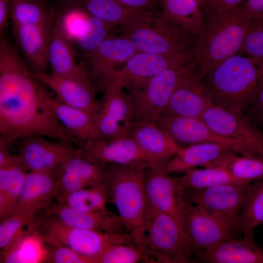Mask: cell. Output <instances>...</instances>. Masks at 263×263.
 Segmentation results:
<instances>
[{"label":"cell","mask_w":263,"mask_h":263,"mask_svg":"<svg viewBox=\"0 0 263 263\" xmlns=\"http://www.w3.org/2000/svg\"><path fill=\"white\" fill-rule=\"evenodd\" d=\"M104 95L94 120L104 137L128 136L134 121L129 96L125 88L110 79L102 80Z\"/></svg>","instance_id":"cell-12"},{"label":"cell","mask_w":263,"mask_h":263,"mask_svg":"<svg viewBox=\"0 0 263 263\" xmlns=\"http://www.w3.org/2000/svg\"><path fill=\"white\" fill-rule=\"evenodd\" d=\"M59 203L84 212L106 211L109 200L107 184L82 188L58 197Z\"/></svg>","instance_id":"cell-37"},{"label":"cell","mask_w":263,"mask_h":263,"mask_svg":"<svg viewBox=\"0 0 263 263\" xmlns=\"http://www.w3.org/2000/svg\"><path fill=\"white\" fill-rule=\"evenodd\" d=\"M150 263L147 255L134 242L109 245L97 258V263Z\"/></svg>","instance_id":"cell-41"},{"label":"cell","mask_w":263,"mask_h":263,"mask_svg":"<svg viewBox=\"0 0 263 263\" xmlns=\"http://www.w3.org/2000/svg\"><path fill=\"white\" fill-rule=\"evenodd\" d=\"M138 247L147 255L150 263H190L184 251L179 224L148 202L143 236Z\"/></svg>","instance_id":"cell-7"},{"label":"cell","mask_w":263,"mask_h":263,"mask_svg":"<svg viewBox=\"0 0 263 263\" xmlns=\"http://www.w3.org/2000/svg\"><path fill=\"white\" fill-rule=\"evenodd\" d=\"M125 4L134 8L151 11L155 13L159 0H119Z\"/></svg>","instance_id":"cell-49"},{"label":"cell","mask_w":263,"mask_h":263,"mask_svg":"<svg viewBox=\"0 0 263 263\" xmlns=\"http://www.w3.org/2000/svg\"><path fill=\"white\" fill-rule=\"evenodd\" d=\"M8 146L0 139V169L14 166L21 165V159L19 154H12L8 150Z\"/></svg>","instance_id":"cell-47"},{"label":"cell","mask_w":263,"mask_h":263,"mask_svg":"<svg viewBox=\"0 0 263 263\" xmlns=\"http://www.w3.org/2000/svg\"><path fill=\"white\" fill-rule=\"evenodd\" d=\"M258 181L244 185H223L184 189V200L202 207L235 236L241 211Z\"/></svg>","instance_id":"cell-8"},{"label":"cell","mask_w":263,"mask_h":263,"mask_svg":"<svg viewBox=\"0 0 263 263\" xmlns=\"http://www.w3.org/2000/svg\"><path fill=\"white\" fill-rule=\"evenodd\" d=\"M194 62L195 59L175 65L151 78L125 86L134 120L155 122L159 118L180 78Z\"/></svg>","instance_id":"cell-6"},{"label":"cell","mask_w":263,"mask_h":263,"mask_svg":"<svg viewBox=\"0 0 263 263\" xmlns=\"http://www.w3.org/2000/svg\"><path fill=\"white\" fill-rule=\"evenodd\" d=\"M19 141L21 165L28 172L55 174L76 148L42 136L25 137Z\"/></svg>","instance_id":"cell-16"},{"label":"cell","mask_w":263,"mask_h":263,"mask_svg":"<svg viewBox=\"0 0 263 263\" xmlns=\"http://www.w3.org/2000/svg\"><path fill=\"white\" fill-rule=\"evenodd\" d=\"M162 16L197 38L204 29L202 9L195 0H159Z\"/></svg>","instance_id":"cell-31"},{"label":"cell","mask_w":263,"mask_h":263,"mask_svg":"<svg viewBox=\"0 0 263 263\" xmlns=\"http://www.w3.org/2000/svg\"><path fill=\"white\" fill-rule=\"evenodd\" d=\"M117 26L88 14L84 27L74 40L83 56L86 59L103 40L117 33Z\"/></svg>","instance_id":"cell-38"},{"label":"cell","mask_w":263,"mask_h":263,"mask_svg":"<svg viewBox=\"0 0 263 263\" xmlns=\"http://www.w3.org/2000/svg\"><path fill=\"white\" fill-rule=\"evenodd\" d=\"M263 224V179L244 205L238 221L237 233L246 238H253L255 228Z\"/></svg>","instance_id":"cell-39"},{"label":"cell","mask_w":263,"mask_h":263,"mask_svg":"<svg viewBox=\"0 0 263 263\" xmlns=\"http://www.w3.org/2000/svg\"><path fill=\"white\" fill-rule=\"evenodd\" d=\"M244 114L252 122L263 124V87L253 103L245 111Z\"/></svg>","instance_id":"cell-46"},{"label":"cell","mask_w":263,"mask_h":263,"mask_svg":"<svg viewBox=\"0 0 263 263\" xmlns=\"http://www.w3.org/2000/svg\"><path fill=\"white\" fill-rule=\"evenodd\" d=\"M16 46L33 73L46 72L52 32L31 25H12Z\"/></svg>","instance_id":"cell-24"},{"label":"cell","mask_w":263,"mask_h":263,"mask_svg":"<svg viewBox=\"0 0 263 263\" xmlns=\"http://www.w3.org/2000/svg\"><path fill=\"white\" fill-rule=\"evenodd\" d=\"M162 165L150 166L147 169L145 188L147 200L156 209L173 218L182 230L184 189L177 178L163 171Z\"/></svg>","instance_id":"cell-17"},{"label":"cell","mask_w":263,"mask_h":263,"mask_svg":"<svg viewBox=\"0 0 263 263\" xmlns=\"http://www.w3.org/2000/svg\"><path fill=\"white\" fill-rule=\"evenodd\" d=\"M89 15L116 25L134 19L151 21V11L129 6L119 0H76Z\"/></svg>","instance_id":"cell-29"},{"label":"cell","mask_w":263,"mask_h":263,"mask_svg":"<svg viewBox=\"0 0 263 263\" xmlns=\"http://www.w3.org/2000/svg\"><path fill=\"white\" fill-rule=\"evenodd\" d=\"M195 59L194 48L174 54L138 52L118 70L106 73L101 79H110L125 87L132 83L151 78L175 65Z\"/></svg>","instance_id":"cell-14"},{"label":"cell","mask_w":263,"mask_h":263,"mask_svg":"<svg viewBox=\"0 0 263 263\" xmlns=\"http://www.w3.org/2000/svg\"><path fill=\"white\" fill-rule=\"evenodd\" d=\"M244 5L248 15L257 24L263 22V0H246Z\"/></svg>","instance_id":"cell-48"},{"label":"cell","mask_w":263,"mask_h":263,"mask_svg":"<svg viewBox=\"0 0 263 263\" xmlns=\"http://www.w3.org/2000/svg\"><path fill=\"white\" fill-rule=\"evenodd\" d=\"M182 236L184 251L190 263V257L197 251L235 238L202 207L185 200Z\"/></svg>","instance_id":"cell-10"},{"label":"cell","mask_w":263,"mask_h":263,"mask_svg":"<svg viewBox=\"0 0 263 263\" xmlns=\"http://www.w3.org/2000/svg\"><path fill=\"white\" fill-rule=\"evenodd\" d=\"M12 25H31L52 32L55 20L44 0H10Z\"/></svg>","instance_id":"cell-33"},{"label":"cell","mask_w":263,"mask_h":263,"mask_svg":"<svg viewBox=\"0 0 263 263\" xmlns=\"http://www.w3.org/2000/svg\"><path fill=\"white\" fill-rule=\"evenodd\" d=\"M0 253V263H45L47 247L45 238L34 227Z\"/></svg>","instance_id":"cell-32"},{"label":"cell","mask_w":263,"mask_h":263,"mask_svg":"<svg viewBox=\"0 0 263 263\" xmlns=\"http://www.w3.org/2000/svg\"><path fill=\"white\" fill-rule=\"evenodd\" d=\"M6 34L0 36V139L9 146L42 136L75 147L76 141L57 120L50 95Z\"/></svg>","instance_id":"cell-1"},{"label":"cell","mask_w":263,"mask_h":263,"mask_svg":"<svg viewBox=\"0 0 263 263\" xmlns=\"http://www.w3.org/2000/svg\"><path fill=\"white\" fill-rule=\"evenodd\" d=\"M184 189H200L223 185H247L251 182L238 179L223 169L217 168H194L177 178Z\"/></svg>","instance_id":"cell-36"},{"label":"cell","mask_w":263,"mask_h":263,"mask_svg":"<svg viewBox=\"0 0 263 263\" xmlns=\"http://www.w3.org/2000/svg\"><path fill=\"white\" fill-rule=\"evenodd\" d=\"M47 247L45 263H94L90 257L80 254L77 252L61 244H59L45 238Z\"/></svg>","instance_id":"cell-42"},{"label":"cell","mask_w":263,"mask_h":263,"mask_svg":"<svg viewBox=\"0 0 263 263\" xmlns=\"http://www.w3.org/2000/svg\"><path fill=\"white\" fill-rule=\"evenodd\" d=\"M213 104L197 71L196 61L184 74L161 116L200 118Z\"/></svg>","instance_id":"cell-15"},{"label":"cell","mask_w":263,"mask_h":263,"mask_svg":"<svg viewBox=\"0 0 263 263\" xmlns=\"http://www.w3.org/2000/svg\"><path fill=\"white\" fill-rule=\"evenodd\" d=\"M199 4L200 7H201L202 9V8H203L205 5H206V3L207 2L208 0H195Z\"/></svg>","instance_id":"cell-51"},{"label":"cell","mask_w":263,"mask_h":263,"mask_svg":"<svg viewBox=\"0 0 263 263\" xmlns=\"http://www.w3.org/2000/svg\"><path fill=\"white\" fill-rule=\"evenodd\" d=\"M50 214L70 226L107 233L128 232L118 214L107 210L84 212L58 203L52 207Z\"/></svg>","instance_id":"cell-25"},{"label":"cell","mask_w":263,"mask_h":263,"mask_svg":"<svg viewBox=\"0 0 263 263\" xmlns=\"http://www.w3.org/2000/svg\"><path fill=\"white\" fill-rule=\"evenodd\" d=\"M190 263H263V247L254 238H231L195 252Z\"/></svg>","instance_id":"cell-21"},{"label":"cell","mask_w":263,"mask_h":263,"mask_svg":"<svg viewBox=\"0 0 263 263\" xmlns=\"http://www.w3.org/2000/svg\"><path fill=\"white\" fill-rule=\"evenodd\" d=\"M244 2L207 19L196 38L195 59L202 80L210 71L241 52L248 33L258 25L246 11Z\"/></svg>","instance_id":"cell-3"},{"label":"cell","mask_w":263,"mask_h":263,"mask_svg":"<svg viewBox=\"0 0 263 263\" xmlns=\"http://www.w3.org/2000/svg\"><path fill=\"white\" fill-rule=\"evenodd\" d=\"M128 136L156 164H164L180 148L169 134L153 121L134 120Z\"/></svg>","instance_id":"cell-23"},{"label":"cell","mask_w":263,"mask_h":263,"mask_svg":"<svg viewBox=\"0 0 263 263\" xmlns=\"http://www.w3.org/2000/svg\"><path fill=\"white\" fill-rule=\"evenodd\" d=\"M48 63L52 72L58 75L77 80H91L85 65L77 63L71 41L63 31L59 20H55L53 25Z\"/></svg>","instance_id":"cell-26"},{"label":"cell","mask_w":263,"mask_h":263,"mask_svg":"<svg viewBox=\"0 0 263 263\" xmlns=\"http://www.w3.org/2000/svg\"><path fill=\"white\" fill-rule=\"evenodd\" d=\"M154 122L167 132L178 145L214 143L240 155L254 157L241 143L217 134L200 118L161 116Z\"/></svg>","instance_id":"cell-13"},{"label":"cell","mask_w":263,"mask_h":263,"mask_svg":"<svg viewBox=\"0 0 263 263\" xmlns=\"http://www.w3.org/2000/svg\"><path fill=\"white\" fill-rule=\"evenodd\" d=\"M200 118L217 134L241 143L254 157L263 158V133L244 114L212 104Z\"/></svg>","instance_id":"cell-11"},{"label":"cell","mask_w":263,"mask_h":263,"mask_svg":"<svg viewBox=\"0 0 263 263\" xmlns=\"http://www.w3.org/2000/svg\"><path fill=\"white\" fill-rule=\"evenodd\" d=\"M109 177L106 166L88 158L76 148L56 173L57 198L82 188L107 184Z\"/></svg>","instance_id":"cell-18"},{"label":"cell","mask_w":263,"mask_h":263,"mask_svg":"<svg viewBox=\"0 0 263 263\" xmlns=\"http://www.w3.org/2000/svg\"><path fill=\"white\" fill-rule=\"evenodd\" d=\"M146 163L108 165L109 199L115 206L126 231L138 246L143 238L148 200L145 188Z\"/></svg>","instance_id":"cell-4"},{"label":"cell","mask_w":263,"mask_h":263,"mask_svg":"<svg viewBox=\"0 0 263 263\" xmlns=\"http://www.w3.org/2000/svg\"><path fill=\"white\" fill-rule=\"evenodd\" d=\"M226 151L221 146L211 143H200L179 149L161 167L167 173H184L210 162Z\"/></svg>","instance_id":"cell-30"},{"label":"cell","mask_w":263,"mask_h":263,"mask_svg":"<svg viewBox=\"0 0 263 263\" xmlns=\"http://www.w3.org/2000/svg\"><path fill=\"white\" fill-rule=\"evenodd\" d=\"M10 8V0H0V36L6 33Z\"/></svg>","instance_id":"cell-50"},{"label":"cell","mask_w":263,"mask_h":263,"mask_svg":"<svg viewBox=\"0 0 263 263\" xmlns=\"http://www.w3.org/2000/svg\"><path fill=\"white\" fill-rule=\"evenodd\" d=\"M202 81L213 104L244 114L263 87V58L236 54L206 74Z\"/></svg>","instance_id":"cell-2"},{"label":"cell","mask_w":263,"mask_h":263,"mask_svg":"<svg viewBox=\"0 0 263 263\" xmlns=\"http://www.w3.org/2000/svg\"><path fill=\"white\" fill-rule=\"evenodd\" d=\"M38 212L16 211L0 220V249L3 250L14 244L23 235L33 228Z\"/></svg>","instance_id":"cell-40"},{"label":"cell","mask_w":263,"mask_h":263,"mask_svg":"<svg viewBox=\"0 0 263 263\" xmlns=\"http://www.w3.org/2000/svg\"><path fill=\"white\" fill-rule=\"evenodd\" d=\"M138 52L133 44L121 35L110 36L88 56L84 64L91 80H99L114 67L124 64Z\"/></svg>","instance_id":"cell-22"},{"label":"cell","mask_w":263,"mask_h":263,"mask_svg":"<svg viewBox=\"0 0 263 263\" xmlns=\"http://www.w3.org/2000/svg\"><path fill=\"white\" fill-rule=\"evenodd\" d=\"M138 52L174 54L194 48L196 38L159 14L151 21L134 19L117 26Z\"/></svg>","instance_id":"cell-5"},{"label":"cell","mask_w":263,"mask_h":263,"mask_svg":"<svg viewBox=\"0 0 263 263\" xmlns=\"http://www.w3.org/2000/svg\"><path fill=\"white\" fill-rule=\"evenodd\" d=\"M48 103L58 121L77 142L76 148L103 137L93 117L85 111L68 105L50 95Z\"/></svg>","instance_id":"cell-27"},{"label":"cell","mask_w":263,"mask_h":263,"mask_svg":"<svg viewBox=\"0 0 263 263\" xmlns=\"http://www.w3.org/2000/svg\"><path fill=\"white\" fill-rule=\"evenodd\" d=\"M27 172L21 165L0 169V220L15 212Z\"/></svg>","instance_id":"cell-35"},{"label":"cell","mask_w":263,"mask_h":263,"mask_svg":"<svg viewBox=\"0 0 263 263\" xmlns=\"http://www.w3.org/2000/svg\"><path fill=\"white\" fill-rule=\"evenodd\" d=\"M203 168H217L226 170L235 177L252 182L263 179V158L244 156L226 151Z\"/></svg>","instance_id":"cell-34"},{"label":"cell","mask_w":263,"mask_h":263,"mask_svg":"<svg viewBox=\"0 0 263 263\" xmlns=\"http://www.w3.org/2000/svg\"><path fill=\"white\" fill-rule=\"evenodd\" d=\"M38 223L42 226V230L37 229L46 240L90 257L94 263H97L98 257L111 244L132 241L128 232L107 233L70 226L54 216L39 220Z\"/></svg>","instance_id":"cell-9"},{"label":"cell","mask_w":263,"mask_h":263,"mask_svg":"<svg viewBox=\"0 0 263 263\" xmlns=\"http://www.w3.org/2000/svg\"><path fill=\"white\" fill-rule=\"evenodd\" d=\"M244 0H208L205 6L204 16L207 19L216 14L230 10L244 2Z\"/></svg>","instance_id":"cell-45"},{"label":"cell","mask_w":263,"mask_h":263,"mask_svg":"<svg viewBox=\"0 0 263 263\" xmlns=\"http://www.w3.org/2000/svg\"><path fill=\"white\" fill-rule=\"evenodd\" d=\"M78 148L88 158L99 164L125 165L155 164L129 136L102 137L87 142Z\"/></svg>","instance_id":"cell-19"},{"label":"cell","mask_w":263,"mask_h":263,"mask_svg":"<svg viewBox=\"0 0 263 263\" xmlns=\"http://www.w3.org/2000/svg\"><path fill=\"white\" fill-rule=\"evenodd\" d=\"M241 53L249 56L263 58V22L248 33Z\"/></svg>","instance_id":"cell-44"},{"label":"cell","mask_w":263,"mask_h":263,"mask_svg":"<svg viewBox=\"0 0 263 263\" xmlns=\"http://www.w3.org/2000/svg\"><path fill=\"white\" fill-rule=\"evenodd\" d=\"M33 74L40 82L51 89L62 102L85 111L93 118L99 112L100 102L96 99L91 80H77L53 72Z\"/></svg>","instance_id":"cell-20"},{"label":"cell","mask_w":263,"mask_h":263,"mask_svg":"<svg viewBox=\"0 0 263 263\" xmlns=\"http://www.w3.org/2000/svg\"><path fill=\"white\" fill-rule=\"evenodd\" d=\"M56 181L53 172H28L15 212H38L48 207L57 196Z\"/></svg>","instance_id":"cell-28"},{"label":"cell","mask_w":263,"mask_h":263,"mask_svg":"<svg viewBox=\"0 0 263 263\" xmlns=\"http://www.w3.org/2000/svg\"><path fill=\"white\" fill-rule=\"evenodd\" d=\"M88 14L84 10L72 9L66 13L59 20L65 35L75 40L84 26Z\"/></svg>","instance_id":"cell-43"}]
</instances>
